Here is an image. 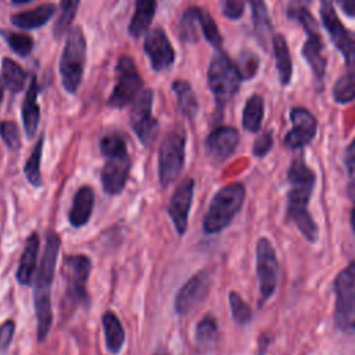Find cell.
<instances>
[{
  "mask_svg": "<svg viewBox=\"0 0 355 355\" xmlns=\"http://www.w3.org/2000/svg\"><path fill=\"white\" fill-rule=\"evenodd\" d=\"M287 180L290 183L287 193V219L297 226L308 241L315 243L319 239V227L308 211V202L315 187L316 175L305 164L302 157H297L288 166Z\"/></svg>",
  "mask_w": 355,
  "mask_h": 355,
  "instance_id": "6da1fadb",
  "label": "cell"
},
{
  "mask_svg": "<svg viewBox=\"0 0 355 355\" xmlns=\"http://www.w3.org/2000/svg\"><path fill=\"white\" fill-rule=\"evenodd\" d=\"M60 244H61L60 236L54 230H49L46 233V245L43 250L42 261L39 263L37 276L35 282V291H33L37 341H43L47 337L53 324L50 291H51V284L54 279Z\"/></svg>",
  "mask_w": 355,
  "mask_h": 355,
  "instance_id": "7a4b0ae2",
  "label": "cell"
},
{
  "mask_svg": "<svg viewBox=\"0 0 355 355\" xmlns=\"http://www.w3.org/2000/svg\"><path fill=\"white\" fill-rule=\"evenodd\" d=\"M245 200V187L240 182H233L219 189L212 197L202 220V229L208 234H215L226 229Z\"/></svg>",
  "mask_w": 355,
  "mask_h": 355,
  "instance_id": "3957f363",
  "label": "cell"
},
{
  "mask_svg": "<svg viewBox=\"0 0 355 355\" xmlns=\"http://www.w3.org/2000/svg\"><path fill=\"white\" fill-rule=\"evenodd\" d=\"M86 62V39L79 26L68 32V37L60 60V76L65 92L73 94L78 92Z\"/></svg>",
  "mask_w": 355,
  "mask_h": 355,
  "instance_id": "277c9868",
  "label": "cell"
},
{
  "mask_svg": "<svg viewBox=\"0 0 355 355\" xmlns=\"http://www.w3.org/2000/svg\"><path fill=\"white\" fill-rule=\"evenodd\" d=\"M334 324L345 334H355V261L334 279Z\"/></svg>",
  "mask_w": 355,
  "mask_h": 355,
  "instance_id": "5b68a950",
  "label": "cell"
},
{
  "mask_svg": "<svg viewBox=\"0 0 355 355\" xmlns=\"http://www.w3.org/2000/svg\"><path fill=\"white\" fill-rule=\"evenodd\" d=\"M186 132L176 126L162 140L158 150V180L162 187L173 183L184 166Z\"/></svg>",
  "mask_w": 355,
  "mask_h": 355,
  "instance_id": "8992f818",
  "label": "cell"
},
{
  "mask_svg": "<svg viewBox=\"0 0 355 355\" xmlns=\"http://www.w3.org/2000/svg\"><path fill=\"white\" fill-rule=\"evenodd\" d=\"M207 80L219 107H223L239 90L241 76L237 67L225 53H218L211 60Z\"/></svg>",
  "mask_w": 355,
  "mask_h": 355,
  "instance_id": "52a82bcc",
  "label": "cell"
},
{
  "mask_svg": "<svg viewBox=\"0 0 355 355\" xmlns=\"http://www.w3.org/2000/svg\"><path fill=\"white\" fill-rule=\"evenodd\" d=\"M115 86L107 100L111 108H123L133 103L135 98L144 90L143 79L136 68L132 57L121 55L115 65Z\"/></svg>",
  "mask_w": 355,
  "mask_h": 355,
  "instance_id": "ba28073f",
  "label": "cell"
},
{
  "mask_svg": "<svg viewBox=\"0 0 355 355\" xmlns=\"http://www.w3.org/2000/svg\"><path fill=\"white\" fill-rule=\"evenodd\" d=\"M92 270L89 257L78 254L68 255L64 259L62 276L65 280V302L68 306L87 305V279Z\"/></svg>",
  "mask_w": 355,
  "mask_h": 355,
  "instance_id": "9c48e42d",
  "label": "cell"
},
{
  "mask_svg": "<svg viewBox=\"0 0 355 355\" xmlns=\"http://www.w3.org/2000/svg\"><path fill=\"white\" fill-rule=\"evenodd\" d=\"M153 90L144 89L135 98L130 108V126L137 139L146 147L154 143L158 133V121L153 115Z\"/></svg>",
  "mask_w": 355,
  "mask_h": 355,
  "instance_id": "30bf717a",
  "label": "cell"
},
{
  "mask_svg": "<svg viewBox=\"0 0 355 355\" xmlns=\"http://www.w3.org/2000/svg\"><path fill=\"white\" fill-rule=\"evenodd\" d=\"M320 17L333 43L343 53L348 69L355 71V32L348 31L341 24L333 0H320Z\"/></svg>",
  "mask_w": 355,
  "mask_h": 355,
  "instance_id": "8fae6325",
  "label": "cell"
},
{
  "mask_svg": "<svg viewBox=\"0 0 355 355\" xmlns=\"http://www.w3.org/2000/svg\"><path fill=\"white\" fill-rule=\"evenodd\" d=\"M255 263H257V277L259 282L261 302L268 301L277 286V270L279 263L276 258L275 248L269 239L261 237L255 247Z\"/></svg>",
  "mask_w": 355,
  "mask_h": 355,
  "instance_id": "7c38bea8",
  "label": "cell"
},
{
  "mask_svg": "<svg viewBox=\"0 0 355 355\" xmlns=\"http://www.w3.org/2000/svg\"><path fill=\"white\" fill-rule=\"evenodd\" d=\"M211 272L200 270L193 275L178 291L175 297V312L180 316L191 312L197 305H200L208 295L211 287Z\"/></svg>",
  "mask_w": 355,
  "mask_h": 355,
  "instance_id": "4fadbf2b",
  "label": "cell"
},
{
  "mask_svg": "<svg viewBox=\"0 0 355 355\" xmlns=\"http://www.w3.org/2000/svg\"><path fill=\"white\" fill-rule=\"evenodd\" d=\"M193 196H194V179L186 178L178 184V187L175 189L173 194L169 198L166 209L179 236H183L186 233Z\"/></svg>",
  "mask_w": 355,
  "mask_h": 355,
  "instance_id": "5bb4252c",
  "label": "cell"
},
{
  "mask_svg": "<svg viewBox=\"0 0 355 355\" xmlns=\"http://www.w3.org/2000/svg\"><path fill=\"white\" fill-rule=\"evenodd\" d=\"M291 130L284 136V146L293 150L305 147L316 135V118L304 107H294L290 112Z\"/></svg>",
  "mask_w": 355,
  "mask_h": 355,
  "instance_id": "9a60e30c",
  "label": "cell"
},
{
  "mask_svg": "<svg viewBox=\"0 0 355 355\" xmlns=\"http://www.w3.org/2000/svg\"><path fill=\"white\" fill-rule=\"evenodd\" d=\"M143 49L154 71H164L175 62V49L162 28H154L147 32Z\"/></svg>",
  "mask_w": 355,
  "mask_h": 355,
  "instance_id": "2e32d148",
  "label": "cell"
},
{
  "mask_svg": "<svg viewBox=\"0 0 355 355\" xmlns=\"http://www.w3.org/2000/svg\"><path fill=\"white\" fill-rule=\"evenodd\" d=\"M239 144V132L232 126H219L214 129L205 140V153L215 162H223L236 150Z\"/></svg>",
  "mask_w": 355,
  "mask_h": 355,
  "instance_id": "e0dca14e",
  "label": "cell"
},
{
  "mask_svg": "<svg viewBox=\"0 0 355 355\" xmlns=\"http://www.w3.org/2000/svg\"><path fill=\"white\" fill-rule=\"evenodd\" d=\"M129 171H130L129 155L107 158V162L103 165L101 173H100L103 190L111 196L119 194L125 189V184L129 178Z\"/></svg>",
  "mask_w": 355,
  "mask_h": 355,
  "instance_id": "ac0fdd59",
  "label": "cell"
},
{
  "mask_svg": "<svg viewBox=\"0 0 355 355\" xmlns=\"http://www.w3.org/2000/svg\"><path fill=\"white\" fill-rule=\"evenodd\" d=\"M37 93H39L37 79L35 75H32L28 86V92L22 103V123L28 137L35 136L37 130L39 119H40V107L37 104Z\"/></svg>",
  "mask_w": 355,
  "mask_h": 355,
  "instance_id": "d6986e66",
  "label": "cell"
},
{
  "mask_svg": "<svg viewBox=\"0 0 355 355\" xmlns=\"http://www.w3.org/2000/svg\"><path fill=\"white\" fill-rule=\"evenodd\" d=\"M94 207V194L90 186H82L73 196L72 207L69 211V223L73 227L86 225L92 216Z\"/></svg>",
  "mask_w": 355,
  "mask_h": 355,
  "instance_id": "ffe728a7",
  "label": "cell"
},
{
  "mask_svg": "<svg viewBox=\"0 0 355 355\" xmlns=\"http://www.w3.org/2000/svg\"><path fill=\"white\" fill-rule=\"evenodd\" d=\"M39 236L37 233H32L26 239V244L24 248V252L21 255V261L17 269V280L22 286H28L32 282L33 273L36 270V263H37V254H39Z\"/></svg>",
  "mask_w": 355,
  "mask_h": 355,
  "instance_id": "44dd1931",
  "label": "cell"
},
{
  "mask_svg": "<svg viewBox=\"0 0 355 355\" xmlns=\"http://www.w3.org/2000/svg\"><path fill=\"white\" fill-rule=\"evenodd\" d=\"M54 14H55V6L51 3H44L32 10L11 15L10 21L12 25L21 29H36L46 25Z\"/></svg>",
  "mask_w": 355,
  "mask_h": 355,
  "instance_id": "7402d4cb",
  "label": "cell"
},
{
  "mask_svg": "<svg viewBox=\"0 0 355 355\" xmlns=\"http://www.w3.org/2000/svg\"><path fill=\"white\" fill-rule=\"evenodd\" d=\"M155 11H157V0H136L135 12L128 28L129 35L135 39H139L140 36H143L148 31L154 19Z\"/></svg>",
  "mask_w": 355,
  "mask_h": 355,
  "instance_id": "603a6c76",
  "label": "cell"
},
{
  "mask_svg": "<svg viewBox=\"0 0 355 355\" xmlns=\"http://www.w3.org/2000/svg\"><path fill=\"white\" fill-rule=\"evenodd\" d=\"M104 329L105 348L111 354H118L125 344V330L119 318L112 311H105L101 318Z\"/></svg>",
  "mask_w": 355,
  "mask_h": 355,
  "instance_id": "cb8c5ba5",
  "label": "cell"
},
{
  "mask_svg": "<svg viewBox=\"0 0 355 355\" xmlns=\"http://www.w3.org/2000/svg\"><path fill=\"white\" fill-rule=\"evenodd\" d=\"M302 55L309 64L316 78H323L326 69V60L322 54V42L318 35H308L306 42L302 46Z\"/></svg>",
  "mask_w": 355,
  "mask_h": 355,
  "instance_id": "d4e9b609",
  "label": "cell"
},
{
  "mask_svg": "<svg viewBox=\"0 0 355 355\" xmlns=\"http://www.w3.org/2000/svg\"><path fill=\"white\" fill-rule=\"evenodd\" d=\"M172 89L178 97V107L180 112L186 118L193 119L198 111V101L196 98L191 85L187 80L176 79L172 82Z\"/></svg>",
  "mask_w": 355,
  "mask_h": 355,
  "instance_id": "484cf974",
  "label": "cell"
},
{
  "mask_svg": "<svg viewBox=\"0 0 355 355\" xmlns=\"http://www.w3.org/2000/svg\"><path fill=\"white\" fill-rule=\"evenodd\" d=\"M26 80V72L14 60L4 57L1 60V82L11 92L18 93L24 89Z\"/></svg>",
  "mask_w": 355,
  "mask_h": 355,
  "instance_id": "4316f807",
  "label": "cell"
},
{
  "mask_svg": "<svg viewBox=\"0 0 355 355\" xmlns=\"http://www.w3.org/2000/svg\"><path fill=\"white\" fill-rule=\"evenodd\" d=\"M273 50H275V58H276V67H277L280 83L288 85L291 79V57H290L287 42L283 35L273 36Z\"/></svg>",
  "mask_w": 355,
  "mask_h": 355,
  "instance_id": "83f0119b",
  "label": "cell"
},
{
  "mask_svg": "<svg viewBox=\"0 0 355 355\" xmlns=\"http://www.w3.org/2000/svg\"><path fill=\"white\" fill-rule=\"evenodd\" d=\"M263 119V100L261 96H251L243 110V128L248 132H258Z\"/></svg>",
  "mask_w": 355,
  "mask_h": 355,
  "instance_id": "f1b7e54d",
  "label": "cell"
},
{
  "mask_svg": "<svg viewBox=\"0 0 355 355\" xmlns=\"http://www.w3.org/2000/svg\"><path fill=\"white\" fill-rule=\"evenodd\" d=\"M196 343L202 349H208L215 345L218 338V323L212 315L204 316L196 326Z\"/></svg>",
  "mask_w": 355,
  "mask_h": 355,
  "instance_id": "f546056e",
  "label": "cell"
},
{
  "mask_svg": "<svg viewBox=\"0 0 355 355\" xmlns=\"http://www.w3.org/2000/svg\"><path fill=\"white\" fill-rule=\"evenodd\" d=\"M79 4H80V0H61L60 1L61 11L58 14V18H57V21L54 24V29H53L54 36L57 39L64 36L71 29V25L76 17Z\"/></svg>",
  "mask_w": 355,
  "mask_h": 355,
  "instance_id": "4dcf8cb0",
  "label": "cell"
},
{
  "mask_svg": "<svg viewBox=\"0 0 355 355\" xmlns=\"http://www.w3.org/2000/svg\"><path fill=\"white\" fill-rule=\"evenodd\" d=\"M43 143H44V136L42 135L39 140L36 141L31 155L28 157L25 165H24V172L29 183L35 187L42 186V175H40V161H42V154H43Z\"/></svg>",
  "mask_w": 355,
  "mask_h": 355,
  "instance_id": "1f68e13d",
  "label": "cell"
},
{
  "mask_svg": "<svg viewBox=\"0 0 355 355\" xmlns=\"http://www.w3.org/2000/svg\"><path fill=\"white\" fill-rule=\"evenodd\" d=\"M100 150L101 154L107 158H115V157H126L128 155V147L125 139L119 133H107L100 140Z\"/></svg>",
  "mask_w": 355,
  "mask_h": 355,
  "instance_id": "d6a6232c",
  "label": "cell"
},
{
  "mask_svg": "<svg viewBox=\"0 0 355 355\" xmlns=\"http://www.w3.org/2000/svg\"><path fill=\"white\" fill-rule=\"evenodd\" d=\"M0 35L7 42L10 49L19 57H26L33 50V39L28 33H18L11 31H1Z\"/></svg>",
  "mask_w": 355,
  "mask_h": 355,
  "instance_id": "836d02e7",
  "label": "cell"
},
{
  "mask_svg": "<svg viewBox=\"0 0 355 355\" xmlns=\"http://www.w3.org/2000/svg\"><path fill=\"white\" fill-rule=\"evenodd\" d=\"M333 97L337 103H349L355 98V71H348L334 83Z\"/></svg>",
  "mask_w": 355,
  "mask_h": 355,
  "instance_id": "e575fe53",
  "label": "cell"
},
{
  "mask_svg": "<svg viewBox=\"0 0 355 355\" xmlns=\"http://www.w3.org/2000/svg\"><path fill=\"white\" fill-rule=\"evenodd\" d=\"M251 10H252V19H254V26L258 33V36L263 40V37H268V33L270 32V21L268 15L266 6L263 0H248Z\"/></svg>",
  "mask_w": 355,
  "mask_h": 355,
  "instance_id": "d590c367",
  "label": "cell"
},
{
  "mask_svg": "<svg viewBox=\"0 0 355 355\" xmlns=\"http://www.w3.org/2000/svg\"><path fill=\"white\" fill-rule=\"evenodd\" d=\"M198 22L202 36L216 49L222 46V36L219 33V29L214 21V18L209 15L208 11L198 7Z\"/></svg>",
  "mask_w": 355,
  "mask_h": 355,
  "instance_id": "8d00e7d4",
  "label": "cell"
},
{
  "mask_svg": "<svg viewBox=\"0 0 355 355\" xmlns=\"http://www.w3.org/2000/svg\"><path fill=\"white\" fill-rule=\"evenodd\" d=\"M229 305H230V312L236 323L244 324L251 320L252 318V311L250 305L240 297L239 293L230 291L229 294Z\"/></svg>",
  "mask_w": 355,
  "mask_h": 355,
  "instance_id": "74e56055",
  "label": "cell"
},
{
  "mask_svg": "<svg viewBox=\"0 0 355 355\" xmlns=\"http://www.w3.org/2000/svg\"><path fill=\"white\" fill-rule=\"evenodd\" d=\"M236 67H237V71H239L241 79L248 80L257 75L258 67H259V60L255 53H252L250 50H244L240 53Z\"/></svg>",
  "mask_w": 355,
  "mask_h": 355,
  "instance_id": "f35d334b",
  "label": "cell"
},
{
  "mask_svg": "<svg viewBox=\"0 0 355 355\" xmlns=\"http://www.w3.org/2000/svg\"><path fill=\"white\" fill-rule=\"evenodd\" d=\"M0 136L4 141V144L11 151H18L21 147V137L19 130L15 122L12 121H1L0 122Z\"/></svg>",
  "mask_w": 355,
  "mask_h": 355,
  "instance_id": "ab89813d",
  "label": "cell"
},
{
  "mask_svg": "<svg viewBox=\"0 0 355 355\" xmlns=\"http://www.w3.org/2000/svg\"><path fill=\"white\" fill-rule=\"evenodd\" d=\"M288 14L295 18L297 21H300V24L302 25V28L306 31L308 35H318V25L316 21L313 19V17L308 12V10L302 6H297V7H291L288 10Z\"/></svg>",
  "mask_w": 355,
  "mask_h": 355,
  "instance_id": "60d3db41",
  "label": "cell"
},
{
  "mask_svg": "<svg viewBox=\"0 0 355 355\" xmlns=\"http://www.w3.org/2000/svg\"><path fill=\"white\" fill-rule=\"evenodd\" d=\"M244 0H222V12L229 19H239L244 12Z\"/></svg>",
  "mask_w": 355,
  "mask_h": 355,
  "instance_id": "b9f144b4",
  "label": "cell"
},
{
  "mask_svg": "<svg viewBox=\"0 0 355 355\" xmlns=\"http://www.w3.org/2000/svg\"><path fill=\"white\" fill-rule=\"evenodd\" d=\"M15 331V323L14 320L8 319L0 324V355L4 354L11 344V340L14 337Z\"/></svg>",
  "mask_w": 355,
  "mask_h": 355,
  "instance_id": "7bdbcfd3",
  "label": "cell"
},
{
  "mask_svg": "<svg viewBox=\"0 0 355 355\" xmlns=\"http://www.w3.org/2000/svg\"><path fill=\"white\" fill-rule=\"evenodd\" d=\"M272 144H273V139H272V135L270 132H265L262 133L261 136H258L254 141V146H252V153L254 155L257 157H263L269 153V150L272 148Z\"/></svg>",
  "mask_w": 355,
  "mask_h": 355,
  "instance_id": "ee69618b",
  "label": "cell"
},
{
  "mask_svg": "<svg viewBox=\"0 0 355 355\" xmlns=\"http://www.w3.org/2000/svg\"><path fill=\"white\" fill-rule=\"evenodd\" d=\"M344 164L348 172V176L352 182H355V139L349 143L344 154Z\"/></svg>",
  "mask_w": 355,
  "mask_h": 355,
  "instance_id": "f6af8a7d",
  "label": "cell"
},
{
  "mask_svg": "<svg viewBox=\"0 0 355 355\" xmlns=\"http://www.w3.org/2000/svg\"><path fill=\"white\" fill-rule=\"evenodd\" d=\"M341 10L349 15V17H355V0H337Z\"/></svg>",
  "mask_w": 355,
  "mask_h": 355,
  "instance_id": "bcb514c9",
  "label": "cell"
},
{
  "mask_svg": "<svg viewBox=\"0 0 355 355\" xmlns=\"http://www.w3.org/2000/svg\"><path fill=\"white\" fill-rule=\"evenodd\" d=\"M33 0H11L12 4H17V6H21V4H26V3H31Z\"/></svg>",
  "mask_w": 355,
  "mask_h": 355,
  "instance_id": "7dc6e473",
  "label": "cell"
},
{
  "mask_svg": "<svg viewBox=\"0 0 355 355\" xmlns=\"http://www.w3.org/2000/svg\"><path fill=\"white\" fill-rule=\"evenodd\" d=\"M351 223H352V227H354V232H355V208L352 211V216H351Z\"/></svg>",
  "mask_w": 355,
  "mask_h": 355,
  "instance_id": "c3c4849f",
  "label": "cell"
},
{
  "mask_svg": "<svg viewBox=\"0 0 355 355\" xmlns=\"http://www.w3.org/2000/svg\"><path fill=\"white\" fill-rule=\"evenodd\" d=\"M3 98H4V90H3V87L0 86V104L3 103Z\"/></svg>",
  "mask_w": 355,
  "mask_h": 355,
  "instance_id": "681fc988",
  "label": "cell"
},
{
  "mask_svg": "<svg viewBox=\"0 0 355 355\" xmlns=\"http://www.w3.org/2000/svg\"><path fill=\"white\" fill-rule=\"evenodd\" d=\"M154 355H165V354H162V352H157V354H154Z\"/></svg>",
  "mask_w": 355,
  "mask_h": 355,
  "instance_id": "f907efd6",
  "label": "cell"
},
{
  "mask_svg": "<svg viewBox=\"0 0 355 355\" xmlns=\"http://www.w3.org/2000/svg\"><path fill=\"white\" fill-rule=\"evenodd\" d=\"M305 1H306V0H305Z\"/></svg>",
  "mask_w": 355,
  "mask_h": 355,
  "instance_id": "816d5d0a",
  "label": "cell"
}]
</instances>
